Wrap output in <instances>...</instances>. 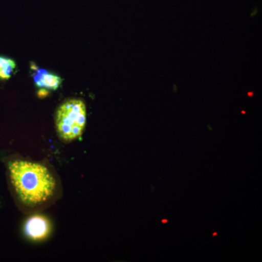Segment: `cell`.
Here are the masks:
<instances>
[{"instance_id":"277c9868","label":"cell","mask_w":262,"mask_h":262,"mask_svg":"<svg viewBox=\"0 0 262 262\" xmlns=\"http://www.w3.org/2000/svg\"><path fill=\"white\" fill-rule=\"evenodd\" d=\"M34 81L36 86L39 89L56 91L61 86L63 80L56 74L41 69L36 70L34 75Z\"/></svg>"},{"instance_id":"52a82bcc","label":"cell","mask_w":262,"mask_h":262,"mask_svg":"<svg viewBox=\"0 0 262 262\" xmlns=\"http://www.w3.org/2000/svg\"><path fill=\"white\" fill-rule=\"evenodd\" d=\"M168 222V221H167V220H163V222H164V223H165V222Z\"/></svg>"},{"instance_id":"3957f363","label":"cell","mask_w":262,"mask_h":262,"mask_svg":"<svg viewBox=\"0 0 262 262\" xmlns=\"http://www.w3.org/2000/svg\"><path fill=\"white\" fill-rule=\"evenodd\" d=\"M51 232V224L43 215H36L26 222V234L34 241H39L48 237Z\"/></svg>"},{"instance_id":"8992f818","label":"cell","mask_w":262,"mask_h":262,"mask_svg":"<svg viewBox=\"0 0 262 262\" xmlns=\"http://www.w3.org/2000/svg\"><path fill=\"white\" fill-rule=\"evenodd\" d=\"M248 96H250V97H252V96H253V92L248 93Z\"/></svg>"},{"instance_id":"6da1fadb","label":"cell","mask_w":262,"mask_h":262,"mask_svg":"<svg viewBox=\"0 0 262 262\" xmlns=\"http://www.w3.org/2000/svg\"><path fill=\"white\" fill-rule=\"evenodd\" d=\"M8 168L15 192L24 204L38 206L53 196L56 190V179L45 165L27 160H15L10 163Z\"/></svg>"},{"instance_id":"5b68a950","label":"cell","mask_w":262,"mask_h":262,"mask_svg":"<svg viewBox=\"0 0 262 262\" xmlns=\"http://www.w3.org/2000/svg\"><path fill=\"white\" fill-rule=\"evenodd\" d=\"M17 64L14 60L5 56H0V80H8L11 78Z\"/></svg>"},{"instance_id":"7a4b0ae2","label":"cell","mask_w":262,"mask_h":262,"mask_svg":"<svg viewBox=\"0 0 262 262\" xmlns=\"http://www.w3.org/2000/svg\"><path fill=\"white\" fill-rule=\"evenodd\" d=\"M87 120L85 103L78 98L67 100L56 114V127L60 139L70 142L82 135Z\"/></svg>"}]
</instances>
